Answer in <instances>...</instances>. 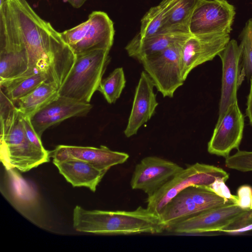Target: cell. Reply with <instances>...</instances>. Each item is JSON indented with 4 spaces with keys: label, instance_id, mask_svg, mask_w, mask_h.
Segmentation results:
<instances>
[{
    "label": "cell",
    "instance_id": "34",
    "mask_svg": "<svg viewBox=\"0 0 252 252\" xmlns=\"http://www.w3.org/2000/svg\"><path fill=\"white\" fill-rule=\"evenodd\" d=\"M5 0H0V7H1Z\"/></svg>",
    "mask_w": 252,
    "mask_h": 252
},
{
    "label": "cell",
    "instance_id": "16",
    "mask_svg": "<svg viewBox=\"0 0 252 252\" xmlns=\"http://www.w3.org/2000/svg\"><path fill=\"white\" fill-rule=\"evenodd\" d=\"M154 83L145 71H142L136 87L132 108L124 134L126 137L136 134L139 128L155 113L158 103L154 93Z\"/></svg>",
    "mask_w": 252,
    "mask_h": 252
},
{
    "label": "cell",
    "instance_id": "8",
    "mask_svg": "<svg viewBox=\"0 0 252 252\" xmlns=\"http://www.w3.org/2000/svg\"><path fill=\"white\" fill-rule=\"evenodd\" d=\"M236 14L226 0H200L191 16L189 31L192 35L229 33Z\"/></svg>",
    "mask_w": 252,
    "mask_h": 252
},
{
    "label": "cell",
    "instance_id": "11",
    "mask_svg": "<svg viewBox=\"0 0 252 252\" xmlns=\"http://www.w3.org/2000/svg\"><path fill=\"white\" fill-rule=\"evenodd\" d=\"M229 40V33L191 34L184 42L182 49L184 79L193 68L218 56Z\"/></svg>",
    "mask_w": 252,
    "mask_h": 252
},
{
    "label": "cell",
    "instance_id": "30",
    "mask_svg": "<svg viewBox=\"0 0 252 252\" xmlns=\"http://www.w3.org/2000/svg\"><path fill=\"white\" fill-rule=\"evenodd\" d=\"M23 123L26 136L29 141L38 148L45 150V149L41 143V138L34 129L29 117L23 115Z\"/></svg>",
    "mask_w": 252,
    "mask_h": 252
},
{
    "label": "cell",
    "instance_id": "19",
    "mask_svg": "<svg viewBox=\"0 0 252 252\" xmlns=\"http://www.w3.org/2000/svg\"><path fill=\"white\" fill-rule=\"evenodd\" d=\"M190 35L191 33L165 32L142 38L137 33L127 44L125 49L129 56L139 62L176 43L185 40Z\"/></svg>",
    "mask_w": 252,
    "mask_h": 252
},
{
    "label": "cell",
    "instance_id": "35",
    "mask_svg": "<svg viewBox=\"0 0 252 252\" xmlns=\"http://www.w3.org/2000/svg\"><path fill=\"white\" fill-rule=\"evenodd\" d=\"M250 209L252 210V199H251Z\"/></svg>",
    "mask_w": 252,
    "mask_h": 252
},
{
    "label": "cell",
    "instance_id": "1",
    "mask_svg": "<svg viewBox=\"0 0 252 252\" xmlns=\"http://www.w3.org/2000/svg\"><path fill=\"white\" fill-rule=\"evenodd\" d=\"M0 34L21 43L29 64L23 76L42 72L59 89L76 56L51 24L42 19L26 0H5L0 7Z\"/></svg>",
    "mask_w": 252,
    "mask_h": 252
},
{
    "label": "cell",
    "instance_id": "33",
    "mask_svg": "<svg viewBox=\"0 0 252 252\" xmlns=\"http://www.w3.org/2000/svg\"><path fill=\"white\" fill-rule=\"evenodd\" d=\"M87 0H63L64 2H67L74 8H79L81 7Z\"/></svg>",
    "mask_w": 252,
    "mask_h": 252
},
{
    "label": "cell",
    "instance_id": "32",
    "mask_svg": "<svg viewBox=\"0 0 252 252\" xmlns=\"http://www.w3.org/2000/svg\"><path fill=\"white\" fill-rule=\"evenodd\" d=\"M251 230H252V222L245 227L237 229L232 230H223L222 232L230 234H238Z\"/></svg>",
    "mask_w": 252,
    "mask_h": 252
},
{
    "label": "cell",
    "instance_id": "17",
    "mask_svg": "<svg viewBox=\"0 0 252 252\" xmlns=\"http://www.w3.org/2000/svg\"><path fill=\"white\" fill-rule=\"evenodd\" d=\"M26 49L19 42L0 34V83L22 76L28 68Z\"/></svg>",
    "mask_w": 252,
    "mask_h": 252
},
{
    "label": "cell",
    "instance_id": "14",
    "mask_svg": "<svg viewBox=\"0 0 252 252\" xmlns=\"http://www.w3.org/2000/svg\"><path fill=\"white\" fill-rule=\"evenodd\" d=\"M92 107L90 103L59 95L29 117L36 133L41 138L47 128L69 118L85 116Z\"/></svg>",
    "mask_w": 252,
    "mask_h": 252
},
{
    "label": "cell",
    "instance_id": "29",
    "mask_svg": "<svg viewBox=\"0 0 252 252\" xmlns=\"http://www.w3.org/2000/svg\"><path fill=\"white\" fill-rule=\"evenodd\" d=\"M236 205L245 210H250L252 196V187L248 185L240 186L237 190Z\"/></svg>",
    "mask_w": 252,
    "mask_h": 252
},
{
    "label": "cell",
    "instance_id": "31",
    "mask_svg": "<svg viewBox=\"0 0 252 252\" xmlns=\"http://www.w3.org/2000/svg\"><path fill=\"white\" fill-rule=\"evenodd\" d=\"M246 114L249 118L250 124L252 126V77L250 79V89L247 98Z\"/></svg>",
    "mask_w": 252,
    "mask_h": 252
},
{
    "label": "cell",
    "instance_id": "23",
    "mask_svg": "<svg viewBox=\"0 0 252 252\" xmlns=\"http://www.w3.org/2000/svg\"><path fill=\"white\" fill-rule=\"evenodd\" d=\"M45 81L47 82L46 75L39 72L0 83V90L14 103Z\"/></svg>",
    "mask_w": 252,
    "mask_h": 252
},
{
    "label": "cell",
    "instance_id": "28",
    "mask_svg": "<svg viewBox=\"0 0 252 252\" xmlns=\"http://www.w3.org/2000/svg\"><path fill=\"white\" fill-rule=\"evenodd\" d=\"M225 182V181L222 179H218L208 188L219 196L227 201H232L236 204L238 200V196L231 194Z\"/></svg>",
    "mask_w": 252,
    "mask_h": 252
},
{
    "label": "cell",
    "instance_id": "24",
    "mask_svg": "<svg viewBox=\"0 0 252 252\" xmlns=\"http://www.w3.org/2000/svg\"><path fill=\"white\" fill-rule=\"evenodd\" d=\"M178 0H162L158 5L151 7L141 20L140 32L142 38L157 34L162 27L167 16Z\"/></svg>",
    "mask_w": 252,
    "mask_h": 252
},
{
    "label": "cell",
    "instance_id": "27",
    "mask_svg": "<svg viewBox=\"0 0 252 252\" xmlns=\"http://www.w3.org/2000/svg\"><path fill=\"white\" fill-rule=\"evenodd\" d=\"M225 166L242 172L252 171V151H241L225 158Z\"/></svg>",
    "mask_w": 252,
    "mask_h": 252
},
{
    "label": "cell",
    "instance_id": "13",
    "mask_svg": "<svg viewBox=\"0 0 252 252\" xmlns=\"http://www.w3.org/2000/svg\"><path fill=\"white\" fill-rule=\"evenodd\" d=\"M242 50L235 39L229 41L218 55L222 63V81L219 118L232 103L237 101V91L245 75L241 66Z\"/></svg>",
    "mask_w": 252,
    "mask_h": 252
},
{
    "label": "cell",
    "instance_id": "5",
    "mask_svg": "<svg viewBox=\"0 0 252 252\" xmlns=\"http://www.w3.org/2000/svg\"><path fill=\"white\" fill-rule=\"evenodd\" d=\"M229 174L221 168L196 162L183 168L153 195L147 199V206L159 217L166 204L180 192L190 186L209 187L216 180L225 182Z\"/></svg>",
    "mask_w": 252,
    "mask_h": 252
},
{
    "label": "cell",
    "instance_id": "18",
    "mask_svg": "<svg viewBox=\"0 0 252 252\" xmlns=\"http://www.w3.org/2000/svg\"><path fill=\"white\" fill-rule=\"evenodd\" d=\"M60 173L73 187H85L95 192L96 187L107 171L79 159L53 161Z\"/></svg>",
    "mask_w": 252,
    "mask_h": 252
},
{
    "label": "cell",
    "instance_id": "6",
    "mask_svg": "<svg viewBox=\"0 0 252 252\" xmlns=\"http://www.w3.org/2000/svg\"><path fill=\"white\" fill-rule=\"evenodd\" d=\"M75 55L96 50H110L114 41V24L107 13L93 11L87 21L61 32Z\"/></svg>",
    "mask_w": 252,
    "mask_h": 252
},
{
    "label": "cell",
    "instance_id": "15",
    "mask_svg": "<svg viewBox=\"0 0 252 252\" xmlns=\"http://www.w3.org/2000/svg\"><path fill=\"white\" fill-rule=\"evenodd\" d=\"M51 154L53 161L79 159L106 171L112 166L125 163L129 158L127 153L114 151L103 145L99 148L59 145Z\"/></svg>",
    "mask_w": 252,
    "mask_h": 252
},
{
    "label": "cell",
    "instance_id": "9",
    "mask_svg": "<svg viewBox=\"0 0 252 252\" xmlns=\"http://www.w3.org/2000/svg\"><path fill=\"white\" fill-rule=\"evenodd\" d=\"M245 126L244 116L236 101L229 106L218 121L208 143V152L225 158L234 149L239 150Z\"/></svg>",
    "mask_w": 252,
    "mask_h": 252
},
{
    "label": "cell",
    "instance_id": "22",
    "mask_svg": "<svg viewBox=\"0 0 252 252\" xmlns=\"http://www.w3.org/2000/svg\"><path fill=\"white\" fill-rule=\"evenodd\" d=\"M200 0H178L158 33L165 32L190 33L189 24Z\"/></svg>",
    "mask_w": 252,
    "mask_h": 252
},
{
    "label": "cell",
    "instance_id": "7",
    "mask_svg": "<svg viewBox=\"0 0 252 252\" xmlns=\"http://www.w3.org/2000/svg\"><path fill=\"white\" fill-rule=\"evenodd\" d=\"M185 40L176 43L139 61L163 97H172L185 81L183 77L182 63V49Z\"/></svg>",
    "mask_w": 252,
    "mask_h": 252
},
{
    "label": "cell",
    "instance_id": "3",
    "mask_svg": "<svg viewBox=\"0 0 252 252\" xmlns=\"http://www.w3.org/2000/svg\"><path fill=\"white\" fill-rule=\"evenodd\" d=\"M74 228L99 234H158L165 230L160 217L139 206L133 211L87 210L79 206L73 210Z\"/></svg>",
    "mask_w": 252,
    "mask_h": 252
},
{
    "label": "cell",
    "instance_id": "12",
    "mask_svg": "<svg viewBox=\"0 0 252 252\" xmlns=\"http://www.w3.org/2000/svg\"><path fill=\"white\" fill-rule=\"evenodd\" d=\"M246 211L233 202H229L186 219L173 226L169 230L186 234L220 231Z\"/></svg>",
    "mask_w": 252,
    "mask_h": 252
},
{
    "label": "cell",
    "instance_id": "2",
    "mask_svg": "<svg viewBox=\"0 0 252 252\" xmlns=\"http://www.w3.org/2000/svg\"><path fill=\"white\" fill-rule=\"evenodd\" d=\"M0 160L7 170L27 172L48 162L50 153L41 150L28 139L23 115L15 104L0 91Z\"/></svg>",
    "mask_w": 252,
    "mask_h": 252
},
{
    "label": "cell",
    "instance_id": "21",
    "mask_svg": "<svg viewBox=\"0 0 252 252\" xmlns=\"http://www.w3.org/2000/svg\"><path fill=\"white\" fill-rule=\"evenodd\" d=\"M59 95L56 84L45 81L14 103L23 115L30 117Z\"/></svg>",
    "mask_w": 252,
    "mask_h": 252
},
{
    "label": "cell",
    "instance_id": "20",
    "mask_svg": "<svg viewBox=\"0 0 252 252\" xmlns=\"http://www.w3.org/2000/svg\"><path fill=\"white\" fill-rule=\"evenodd\" d=\"M203 212L186 188L166 204L159 217L165 230H170L176 224Z\"/></svg>",
    "mask_w": 252,
    "mask_h": 252
},
{
    "label": "cell",
    "instance_id": "25",
    "mask_svg": "<svg viewBox=\"0 0 252 252\" xmlns=\"http://www.w3.org/2000/svg\"><path fill=\"white\" fill-rule=\"evenodd\" d=\"M126 83L123 68L118 67L107 77L102 79L97 91L100 92L108 103H114L120 97Z\"/></svg>",
    "mask_w": 252,
    "mask_h": 252
},
{
    "label": "cell",
    "instance_id": "4",
    "mask_svg": "<svg viewBox=\"0 0 252 252\" xmlns=\"http://www.w3.org/2000/svg\"><path fill=\"white\" fill-rule=\"evenodd\" d=\"M109 51L96 50L76 55L69 73L59 90V95L90 103L110 62Z\"/></svg>",
    "mask_w": 252,
    "mask_h": 252
},
{
    "label": "cell",
    "instance_id": "26",
    "mask_svg": "<svg viewBox=\"0 0 252 252\" xmlns=\"http://www.w3.org/2000/svg\"><path fill=\"white\" fill-rule=\"evenodd\" d=\"M242 72L248 79L252 77V18L246 23L240 35Z\"/></svg>",
    "mask_w": 252,
    "mask_h": 252
},
{
    "label": "cell",
    "instance_id": "10",
    "mask_svg": "<svg viewBox=\"0 0 252 252\" xmlns=\"http://www.w3.org/2000/svg\"><path fill=\"white\" fill-rule=\"evenodd\" d=\"M183 168L162 158H143L135 167L130 181L132 189L143 191L150 197L180 172Z\"/></svg>",
    "mask_w": 252,
    "mask_h": 252
}]
</instances>
